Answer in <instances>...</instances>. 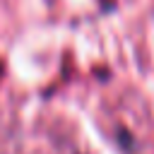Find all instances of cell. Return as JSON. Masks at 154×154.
<instances>
[]
</instances>
